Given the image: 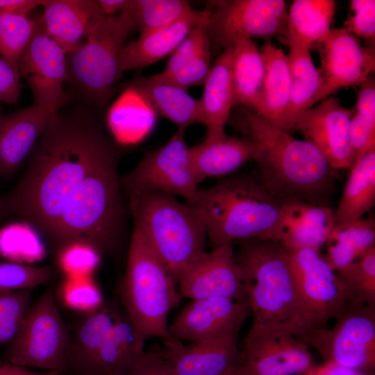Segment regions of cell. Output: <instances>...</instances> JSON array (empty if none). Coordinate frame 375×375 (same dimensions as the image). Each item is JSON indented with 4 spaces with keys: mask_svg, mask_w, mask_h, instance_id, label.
<instances>
[{
    "mask_svg": "<svg viewBox=\"0 0 375 375\" xmlns=\"http://www.w3.org/2000/svg\"><path fill=\"white\" fill-rule=\"evenodd\" d=\"M332 328L310 331L302 339L331 362L358 372L375 367V305L349 299L338 311Z\"/></svg>",
    "mask_w": 375,
    "mask_h": 375,
    "instance_id": "9",
    "label": "cell"
},
{
    "mask_svg": "<svg viewBox=\"0 0 375 375\" xmlns=\"http://www.w3.org/2000/svg\"><path fill=\"white\" fill-rule=\"evenodd\" d=\"M233 50V44L222 50L203 85L199 101L203 124L206 128L204 141L218 140L226 135L225 126L235 106L231 75Z\"/></svg>",
    "mask_w": 375,
    "mask_h": 375,
    "instance_id": "24",
    "label": "cell"
},
{
    "mask_svg": "<svg viewBox=\"0 0 375 375\" xmlns=\"http://www.w3.org/2000/svg\"><path fill=\"white\" fill-rule=\"evenodd\" d=\"M97 251L85 244H73L63 249L61 261L69 272L85 273L92 268L96 259Z\"/></svg>",
    "mask_w": 375,
    "mask_h": 375,
    "instance_id": "45",
    "label": "cell"
},
{
    "mask_svg": "<svg viewBox=\"0 0 375 375\" xmlns=\"http://www.w3.org/2000/svg\"><path fill=\"white\" fill-rule=\"evenodd\" d=\"M133 30V20L125 10L105 16L85 42L67 54L69 81L97 104L107 102L122 77L120 54Z\"/></svg>",
    "mask_w": 375,
    "mask_h": 375,
    "instance_id": "7",
    "label": "cell"
},
{
    "mask_svg": "<svg viewBox=\"0 0 375 375\" xmlns=\"http://www.w3.org/2000/svg\"><path fill=\"white\" fill-rule=\"evenodd\" d=\"M56 111L33 103L12 113L0 115V175L9 177L16 171Z\"/></svg>",
    "mask_w": 375,
    "mask_h": 375,
    "instance_id": "20",
    "label": "cell"
},
{
    "mask_svg": "<svg viewBox=\"0 0 375 375\" xmlns=\"http://www.w3.org/2000/svg\"><path fill=\"white\" fill-rule=\"evenodd\" d=\"M342 194L335 209L337 223L364 217L375 205V148L358 157L349 169Z\"/></svg>",
    "mask_w": 375,
    "mask_h": 375,
    "instance_id": "31",
    "label": "cell"
},
{
    "mask_svg": "<svg viewBox=\"0 0 375 375\" xmlns=\"http://www.w3.org/2000/svg\"><path fill=\"white\" fill-rule=\"evenodd\" d=\"M65 299L69 306L88 312L101 306L99 292L88 281H69L65 289Z\"/></svg>",
    "mask_w": 375,
    "mask_h": 375,
    "instance_id": "44",
    "label": "cell"
},
{
    "mask_svg": "<svg viewBox=\"0 0 375 375\" xmlns=\"http://www.w3.org/2000/svg\"><path fill=\"white\" fill-rule=\"evenodd\" d=\"M5 362L2 361V360L0 358V366L3 365Z\"/></svg>",
    "mask_w": 375,
    "mask_h": 375,
    "instance_id": "52",
    "label": "cell"
},
{
    "mask_svg": "<svg viewBox=\"0 0 375 375\" xmlns=\"http://www.w3.org/2000/svg\"><path fill=\"white\" fill-rule=\"evenodd\" d=\"M51 277L52 269L47 266L0 262V293L33 289L46 283Z\"/></svg>",
    "mask_w": 375,
    "mask_h": 375,
    "instance_id": "40",
    "label": "cell"
},
{
    "mask_svg": "<svg viewBox=\"0 0 375 375\" xmlns=\"http://www.w3.org/2000/svg\"><path fill=\"white\" fill-rule=\"evenodd\" d=\"M43 0H0V12L16 13L28 15Z\"/></svg>",
    "mask_w": 375,
    "mask_h": 375,
    "instance_id": "47",
    "label": "cell"
},
{
    "mask_svg": "<svg viewBox=\"0 0 375 375\" xmlns=\"http://www.w3.org/2000/svg\"><path fill=\"white\" fill-rule=\"evenodd\" d=\"M38 19L28 15L0 12V56L13 65L28 44Z\"/></svg>",
    "mask_w": 375,
    "mask_h": 375,
    "instance_id": "36",
    "label": "cell"
},
{
    "mask_svg": "<svg viewBox=\"0 0 375 375\" xmlns=\"http://www.w3.org/2000/svg\"><path fill=\"white\" fill-rule=\"evenodd\" d=\"M297 118L295 131L315 147L333 169H350L356 160L350 137V121L354 108L343 107L334 97H328Z\"/></svg>",
    "mask_w": 375,
    "mask_h": 375,
    "instance_id": "14",
    "label": "cell"
},
{
    "mask_svg": "<svg viewBox=\"0 0 375 375\" xmlns=\"http://www.w3.org/2000/svg\"><path fill=\"white\" fill-rule=\"evenodd\" d=\"M362 375H366V374H365L363 373Z\"/></svg>",
    "mask_w": 375,
    "mask_h": 375,
    "instance_id": "53",
    "label": "cell"
},
{
    "mask_svg": "<svg viewBox=\"0 0 375 375\" xmlns=\"http://www.w3.org/2000/svg\"><path fill=\"white\" fill-rule=\"evenodd\" d=\"M336 273L351 298L375 305V246Z\"/></svg>",
    "mask_w": 375,
    "mask_h": 375,
    "instance_id": "37",
    "label": "cell"
},
{
    "mask_svg": "<svg viewBox=\"0 0 375 375\" xmlns=\"http://www.w3.org/2000/svg\"><path fill=\"white\" fill-rule=\"evenodd\" d=\"M133 89L155 111L173 122L177 130L184 131L191 125L203 124L199 99L184 89L156 74L136 76L128 82Z\"/></svg>",
    "mask_w": 375,
    "mask_h": 375,
    "instance_id": "23",
    "label": "cell"
},
{
    "mask_svg": "<svg viewBox=\"0 0 375 375\" xmlns=\"http://www.w3.org/2000/svg\"><path fill=\"white\" fill-rule=\"evenodd\" d=\"M285 44L289 47L287 56L290 73L286 131L291 133L295 131V124L299 115L317 103L321 83L310 50L290 38H288Z\"/></svg>",
    "mask_w": 375,
    "mask_h": 375,
    "instance_id": "30",
    "label": "cell"
},
{
    "mask_svg": "<svg viewBox=\"0 0 375 375\" xmlns=\"http://www.w3.org/2000/svg\"><path fill=\"white\" fill-rule=\"evenodd\" d=\"M238 244L235 260L253 317L247 336L291 335L302 340L311 329L287 248L272 240L251 239Z\"/></svg>",
    "mask_w": 375,
    "mask_h": 375,
    "instance_id": "3",
    "label": "cell"
},
{
    "mask_svg": "<svg viewBox=\"0 0 375 375\" xmlns=\"http://www.w3.org/2000/svg\"><path fill=\"white\" fill-rule=\"evenodd\" d=\"M120 295L140 351L149 339L169 337L168 315L181 298L177 282L134 227Z\"/></svg>",
    "mask_w": 375,
    "mask_h": 375,
    "instance_id": "5",
    "label": "cell"
},
{
    "mask_svg": "<svg viewBox=\"0 0 375 375\" xmlns=\"http://www.w3.org/2000/svg\"><path fill=\"white\" fill-rule=\"evenodd\" d=\"M240 122L244 139L253 147L254 174L272 196L331 206L338 178L312 144L273 125L242 107Z\"/></svg>",
    "mask_w": 375,
    "mask_h": 375,
    "instance_id": "2",
    "label": "cell"
},
{
    "mask_svg": "<svg viewBox=\"0 0 375 375\" xmlns=\"http://www.w3.org/2000/svg\"><path fill=\"white\" fill-rule=\"evenodd\" d=\"M239 332L184 344L169 337L162 340L163 354L176 375H223L238 352Z\"/></svg>",
    "mask_w": 375,
    "mask_h": 375,
    "instance_id": "19",
    "label": "cell"
},
{
    "mask_svg": "<svg viewBox=\"0 0 375 375\" xmlns=\"http://www.w3.org/2000/svg\"><path fill=\"white\" fill-rule=\"evenodd\" d=\"M128 0H97L104 16H115L124 10Z\"/></svg>",
    "mask_w": 375,
    "mask_h": 375,
    "instance_id": "50",
    "label": "cell"
},
{
    "mask_svg": "<svg viewBox=\"0 0 375 375\" xmlns=\"http://www.w3.org/2000/svg\"><path fill=\"white\" fill-rule=\"evenodd\" d=\"M264 62L262 112L261 116L273 125L286 131L290 96V73L287 54L265 42L260 51Z\"/></svg>",
    "mask_w": 375,
    "mask_h": 375,
    "instance_id": "28",
    "label": "cell"
},
{
    "mask_svg": "<svg viewBox=\"0 0 375 375\" xmlns=\"http://www.w3.org/2000/svg\"><path fill=\"white\" fill-rule=\"evenodd\" d=\"M313 49L321 62L317 103L340 89L360 86L374 72V48L362 46L344 28L331 29Z\"/></svg>",
    "mask_w": 375,
    "mask_h": 375,
    "instance_id": "13",
    "label": "cell"
},
{
    "mask_svg": "<svg viewBox=\"0 0 375 375\" xmlns=\"http://www.w3.org/2000/svg\"><path fill=\"white\" fill-rule=\"evenodd\" d=\"M202 221L211 249L251 239L280 241L282 201L254 174L222 178L185 200Z\"/></svg>",
    "mask_w": 375,
    "mask_h": 375,
    "instance_id": "4",
    "label": "cell"
},
{
    "mask_svg": "<svg viewBox=\"0 0 375 375\" xmlns=\"http://www.w3.org/2000/svg\"><path fill=\"white\" fill-rule=\"evenodd\" d=\"M344 25L347 31L365 40L367 47L374 48L375 1L351 0Z\"/></svg>",
    "mask_w": 375,
    "mask_h": 375,
    "instance_id": "41",
    "label": "cell"
},
{
    "mask_svg": "<svg viewBox=\"0 0 375 375\" xmlns=\"http://www.w3.org/2000/svg\"><path fill=\"white\" fill-rule=\"evenodd\" d=\"M287 249L310 331L327 327L329 321L351 299L350 294L321 251L310 248Z\"/></svg>",
    "mask_w": 375,
    "mask_h": 375,
    "instance_id": "12",
    "label": "cell"
},
{
    "mask_svg": "<svg viewBox=\"0 0 375 375\" xmlns=\"http://www.w3.org/2000/svg\"><path fill=\"white\" fill-rule=\"evenodd\" d=\"M364 372H358L347 369L331 362H324L320 366H313L304 375H362Z\"/></svg>",
    "mask_w": 375,
    "mask_h": 375,
    "instance_id": "48",
    "label": "cell"
},
{
    "mask_svg": "<svg viewBox=\"0 0 375 375\" xmlns=\"http://www.w3.org/2000/svg\"><path fill=\"white\" fill-rule=\"evenodd\" d=\"M177 286L181 297L192 300L221 297L247 302L232 245L206 251L181 275Z\"/></svg>",
    "mask_w": 375,
    "mask_h": 375,
    "instance_id": "17",
    "label": "cell"
},
{
    "mask_svg": "<svg viewBox=\"0 0 375 375\" xmlns=\"http://www.w3.org/2000/svg\"><path fill=\"white\" fill-rule=\"evenodd\" d=\"M281 201L282 244L287 249L321 251L337 224L335 209L297 199Z\"/></svg>",
    "mask_w": 375,
    "mask_h": 375,
    "instance_id": "22",
    "label": "cell"
},
{
    "mask_svg": "<svg viewBox=\"0 0 375 375\" xmlns=\"http://www.w3.org/2000/svg\"><path fill=\"white\" fill-rule=\"evenodd\" d=\"M117 312L111 307L103 305L88 312L71 334L65 375H91L95 358Z\"/></svg>",
    "mask_w": 375,
    "mask_h": 375,
    "instance_id": "26",
    "label": "cell"
},
{
    "mask_svg": "<svg viewBox=\"0 0 375 375\" xmlns=\"http://www.w3.org/2000/svg\"><path fill=\"white\" fill-rule=\"evenodd\" d=\"M203 10L191 8L176 21L141 34L126 44L120 54L122 72L144 69L171 55L200 19Z\"/></svg>",
    "mask_w": 375,
    "mask_h": 375,
    "instance_id": "25",
    "label": "cell"
},
{
    "mask_svg": "<svg viewBox=\"0 0 375 375\" xmlns=\"http://www.w3.org/2000/svg\"><path fill=\"white\" fill-rule=\"evenodd\" d=\"M191 8L185 0H128L124 10L131 17L134 30L141 35L169 25Z\"/></svg>",
    "mask_w": 375,
    "mask_h": 375,
    "instance_id": "35",
    "label": "cell"
},
{
    "mask_svg": "<svg viewBox=\"0 0 375 375\" xmlns=\"http://www.w3.org/2000/svg\"><path fill=\"white\" fill-rule=\"evenodd\" d=\"M128 197L133 227L177 282L206 251L202 221L188 204L172 195L148 192Z\"/></svg>",
    "mask_w": 375,
    "mask_h": 375,
    "instance_id": "6",
    "label": "cell"
},
{
    "mask_svg": "<svg viewBox=\"0 0 375 375\" xmlns=\"http://www.w3.org/2000/svg\"><path fill=\"white\" fill-rule=\"evenodd\" d=\"M32 289L0 293V344L17 335L29 308Z\"/></svg>",
    "mask_w": 375,
    "mask_h": 375,
    "instance_id": "39",
    "label": "cell"
},
{
    "mask_svg": "<svg viewBox=\"0 0 375 375\" xmlns=\"http://www.w3.org/2000/svg\"><path fill=\"white\" fill-rule=\"evenodd\" d=\"M44 31L69 53L81 44L103 17L97 0H43Z\"/></svg>",
    "mask_w": 375,
    "mask_h": 375,
    "instance_id": "21",
    "label": "cell"
},
{
    "mask_svg": "<svg viewBox=\"0 0 375 375\" xmlns=\"http://www.w3.org/2000/svg\"><path fill=\"white\" fill-rule=\"evenodd\" d=\"M17 68L32 91L34 103L55 110L62 106L65 99L62 85L69 81L67 54L47 34L40 19L18 60Z\"/></svg>",
    "mask_w": 375,
    "mask_h": 375,
    "instance_id": "15",
    "label": "cell"
},
{
    "mask_svg": "<svg viewBox=\"0 0 375 375\" xmlns=\"http://www.w3.org/2000/svg\"><path fill=\"white\" fill-rule=\"evenodd\" d=\"M0 375H64V374L60 371L36 372L26 367L5 362L0 366Z\"/></svg>",
    "mask_w": 375,
    "mask_h": 375,
    "instance_id": "49",
    "label": "cell"
},
{
    "mask_svg": "<svg viewBox=\"0 0 375 375\" xmlns=\"http://www.w3.org/2000/svg\"><path fill=\"white\" fill-rule=\"evenodd\" d=\"M119 153L100 122L86 111L53 113L28 165L0 206L65 248H113L124 208Z\"/></svg>",
    "mask_w": 375,
    "mask_h": 375,
    "instance_id": "1",
    "label": "cell"
},
{
    "mask_svg": "<svg viewBox=\"0 0 375 375\" xmlns=\"http://www.w3.org/2000/svg\"><path fill=\"white\" fill-rule=\"evenodd\" d=\"M335 8L333 0L294 1L288 11V38L313 49L331 30Z\"/></svg>",
    "mask_w": 375,
    "mask_h": 375,
    "instance_id": "34",
    "label": "cell"
},
{
    "mask_svg": "<svg viewBox=\"0 0 375 375\" xmlns=\"http://www.w3.org/2000/svg\"><path fill=\"white\" fill-rule=\"evenodd\" d=\"M71 333L62 319L51 289L28 308L13 340L7 345L8 362L65 375Z\"/></svg>",
    "mask_w": 375,
    "mask_h": 375,
    "instance_id": "8",
    "label": "cell"
},
{
    "mask_svg": "<svg viewBox=\"0 0 375 375\" xmlns=\"http://www.w3.org/2000/svg\"><path fill=\"white\" fill-rule=\"evenodd\" d=\"M208 33L210 49H224L240 38L274 37L285 44L288 37V11L283 0L210 1Z\"/></svg>",
    "mask_w": 375,
    "mask_h": 375,
    "instance_id": "10",
    "label": "cell"
},
{
    "mask_svg": "<svg viewBox=\"0 0 375 375\" xmlns=\"http://www.w3.org/2000/svg\"><path fill=\"white\" fill-rule=\"evenodd\" d=\"M19 77L17 66L0 56V102L17 103L21 90Z\"/></svg>",
    "mask_w": 375,
    "mask_h": 375,
    "instance_id": "46",
    "label": "cell"
},
{
    "mask_svg": "<svg viewBox=\"0 0 375 375\" xmlns=\"http://www.w3.org/2000/svg\"><path fill=\"white\" fill-rule=\"evenodd\" d=\"M191 162L200 183L207 178L226 177L253 160V147L244 139L225 137L190 147Z\"/></svg>",
    "mask_w": 375,
    "mask_h": 375,
    "instance_id": "27",
    "label": "cell"
},
{
    "mask_svg": "<svg viewBox=\"0 0 375 375\" xmlns=\"http://www.w3.org/2000/svg\"><path fill=\"white\" fill-rule=\"evenodd\" d=\"M210 14L211 10L207 5L199 22L170 55L164 69L157 74L158 76L167 77L172 75L204 47L210 45L208 33Z\"/></svg>",
    "mask_w": 375,
    "mask_h": 375,
    "instance_id": "38",
    "label": "cell"
},
{
    "mask_svg": "<svg viewBox=\"0 0 375 375\" xmlns=\"http://www.w3.org/2000/svg\"><path fill=\"white\" fill-rule=\"evenodd\" d=\"M124 375H176L161 349L144 351Z\"/></svg>",
    "mask_w": 375,
    "mask_h": 375,
    "instance_id": "43",
    "label": "cell"
},
{
    "mask_svg": "<svg viewBox=\"0 0 375 375\" xmlns=\"http://www.w3.org/2000/svg\"><path fill=\"white\" fill-rule=\"evenodd\" d=\"M250 310L247 302L228 298L192 300L168 326L169 336L183 342H195L240 332Z\"/></svg>",
    "mask_w": 375,
    "mask_h": 375,
    "instance_id": "18",
    "label": "cell"
},
{
    "mask_svg": "<svg viewBox=\"0 0 375 375\" xmlns=\"http://www.w3.org/2000/svg\"><path fill=\"white\" fill-rule=\"evenodd\" d=\"M128 195L160 192L185 199L199 188L184 131H178L162 147L147 153L121 179Z\"/></svg>",
    "mask_w": 375,
    "mask_h": 375,
    "instance_id": "11",
    "label": "cell"
},
{
    "mask_svg": "<svg viewBox=\"0 0 375 375\" xmlns=\"http://www.w3.org/2000/svg\"><path fill=\"white\" fill-rule=\"evenodd\" d=\"M375 246V219L369 215L356 220L337 223L326 244L324 259L338 272Z\"/></svg>",
    "mask_w": 375,
    "mask_h": 375,
    "instance_id": "32",
    "label": "cell"
},
{
    "mask_svg": "<svg viewBox=\"0 0 375 375\" xmlns=\"http://www.w3.org/2000/svg\"><path fill=\"white\" fill-rule=\"evenodd\" d=\"M223 375H233L230 370V368Z\"/></svg>",
    "mask_w": 375,
    "mask_h": 375,
    "instance_id": "51",
    "label": "cell"
},
{
    "mask_svg": "<svg viewBox=\"0 0 375 375\" xmlns=\"http://www.w3.org/2000/svg\"><path fill=\"white\" fill-rule=\"evenodd\" d=\"M313 366L310 347L296 336H246L230 370L233 375H304Z\"/></svg>",
    "mask_w": 375,
    "mask_h": 375,
    "instance_id": "16",
    "label": "cell"
},
{
    "mask_svg": "<svg viewBox=\"0 0 375 375\" xmlns=\"http://www.w3.org/2000/svg\"><path fill=\"white\" fill-rule=\"evenodd\" d=\"M350 137L356 160L375 148V117L355 111L350 121Z\"/></svg>",
    "mask_w": 375,
    "mask_h": 375,
    "instance_id": "42",
    "label": "cell"
},
{
    "mask_svg": "<svg viewBox=\"0 0 375 375\" xmlns=\"http://www.w3.org/2000/svg\"><path fill=\"white\" fill-rule=\"evenodd\" d=\"M142 352L136 346L130 320L126 315L117 312L95 358L91 375H124Z\"/></svg>",
    "mask_w": 375,
    "mask_h": 375,
    "instance_id": "33",
    "label": "cell"
},
{
    "mask_svg": "<svg viewBox=\"0 0 375 375\" xmlns=\"http://www.w3.org/2000/svg\"><path fill=\"white\" fill-rule=\"evenodd\" d=\"M231 75L234 102L261 115L264 62L252 39L240 38L233 42Z\"/></svg>",
    "mask_w": 375,
    "mask_h": 375,
    "instance_id": "29",
    "label": "cell"
}]
</instances>
